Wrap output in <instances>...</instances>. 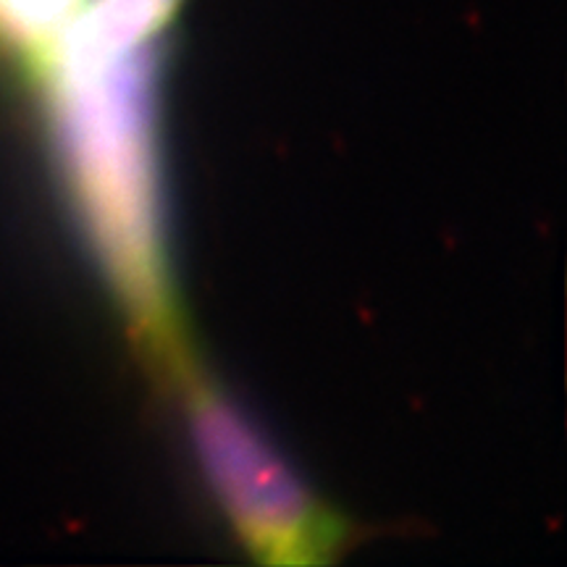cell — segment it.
<instances>
[{
    "mask_svg": "<svg viewBox=\"0 0 567 567\" xmlns=\"http://www.w3.org/2000/svg\"><path fill=\"white\" fill-rule=\"evenodd\" d=\"M187 0H82L34 55L84 234L155 360L187 371L168 276L158 92Z\"/></svg>",
    "mask_w": 567,
    "mask_h": 567,
    "instance_id": "cell-1",
    "label": "cell"
},
{
    "mask_svg": "<svg viewBox=\"0 0 567 567\" xmlns=\"http://www.w3.org/2000/svg\"><path fill=\"white\" fill-rule=\"evenodd\" d=\"M179 381L187 386L197 460L252 557L276 567L331 563L344 542L339 517L316 499L271 439L229 394L193 373V368Z\"/></svg>",
    "mask_w": 567,
    "mask_h": 567,
    "instance_id": "cell-2",
    "label": "cell"
},
{
    "mask_svg": "<svg viewBox=\"0 0 567 567\" xmlns=\"http://www.w3.org/2000/svg\"><path fill=\"white\" fill-rule=\"evenodd\" d=\"M82 0H0V34L38 55Z\"/></svg>",
    "mask_w": 567,
    "mask_h": 567,
    "instance_id": "cell-3",
    "label": "cell"
}]
</instances>
